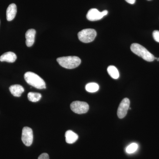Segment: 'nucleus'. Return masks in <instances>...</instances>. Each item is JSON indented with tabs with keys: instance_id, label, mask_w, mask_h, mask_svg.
<instances>
[{
	"instance_id": "obj_1",
	"label": "nucleus",
	"mask_w": 159,
	"mask_h": 159,
	"mask_svg": "<svg viewBox=\"0 0 159 159\" xmlns=\"http://www.w3.org/2000/svg\"><path fill=\"white\" fill-rule=\"evenodd\" d=\"M25 80L30 85L38 89H46V83L37 74L31 72H28L24 75Z\"/></svg>"
},
{
	"instance_id": "obj_2",
	"label": "nucleus",
	"mask_w": 159,
	"mask_h": 159,
	"mask_svg": "<svg viewBox=\"0 0 159 159\" xmlns=\"http://www.w3.org/2000/svg\"><path fill=\"white\" fill-rule=\"evenodd\" d=\"M130 49L134 54L142 57L146 61L151 62L155 60V57L153 54H152L143 46L139 43H133L131 45Z\"/></svg>"
},
{
	"instance_id": "obj_3",
	"label": "nucleus",
	"mask_w": 159,
	"mask_h": 159,
	"mask_svg": "<svg viewBox=\"0 0 159 159\" xmlns=\"http://www.w3.org/2000/svg\"><path fill=\"white\" fill-rule=\"evenodd\" d=\"M57 61L62 67L67 69L76 68L81 63V60L77 56L60 57Z\"/></svg>"
},
{
	"instance_id": "obj_4",
	"label": "nucleus",
	"mask_w": 159,
	"mask_h": 159,
	"mask_svg": "<svg viewBox=\"0 0 159 159\" xmlns=\"http://www.w3.org/2000/svg\"><path fill=\"white\" fill-rule=\"evenodd\" d=\"M97 34V31L94 29H85L80 31L78 33V37L81 42L89 43L95 39Z\"/></svg>"
},
{
	"instance_id": "obj_5",
	"label": "nucleus",
	"mask_w": 159,
	"mask_h": 159,
	"mask_svg": "<svg viewBox=\"0 0 159 159\" xmlns=\"http://www.w3.org/2000/svg\"><path fill=\"white\" fill-rule=\"evenodd\" d=\"M70 108L74 113L78 114H85L88 111L89 104L82 101H74L70 104Z\"/></svg>"
},
{
	"instance_id": "obj_6",
	"label": "nucleus",
	"mask_w": 159,
	"mask_h": 159,
	"mask_svg": "<svg viewBox=\"0 0 159 159\" xmlns=\"http://www.w3.org/2000/svg\"><path fill=\"white\" fill-rule=\"evenodd\" d=\"M21 139L23 143L26 146H31L33 140V131L31 128L27 126L23 128Z\"/></svg>"
},
{
	"instance_id": "obj_7",
	"label": "nucleus",
	"mask_w": 159,
	"mask_h": 159,
	"mask_svg": "<svg viewBox=\"0 0 159 159\" xmlns=\"http://www.w3.org/2000/svg\"><path fill=\"white\" fill-rule=\"evenodd\" d=\"M107 13L108 11L107 10H104L102 12H100L98 9H90L88 12L86 17L89 20L94 21L101 20L103 16L107 15Z\"/></svg>"
},
{
	"instance_id": "obj_8",
	"label": "nucleus",
	"mask_w": 159,
	"mask_h": 159,
	"mask_svg": "<svg viewBox=\"0 0 159 159\" xmlns=\"http://www.w3.org/2000/svg\"><path fill=\"white\" fill-rule=\"evenodd\" d=\"M129 105L130 101L129 99L125 98L122 99L119 104L117 111V115L119 119H123L125 116L129 108Z\"/></svg>"
},
{
	"instance_id": "obj_9",
	"label": "nucleus",
	"mask_w": 159,
	"mask_h": 159,
	"mask_svg": "<svg viewBox=\"0 0 159 159\" xmlns=\"http://www.w3.org/2000/svg\"><path fill=\"white\" fill-rule=\"evenodd\" d=\"M36 31L34 29H30L27 31L25 34L26 44L28 47L33 45L34 42Z\"/></svg>"
},
{
	"instance_id": "obj_10",
	"label": "nucleus",
	"mask_w": 159,
	"mask_h": 159,
	"mask_svg": "<svg viewBox=\"0 0 159 159\" xmlns=\"http://www.w3.org/2000/svg\"><path fill=\"white\" fill-rule=\"evenodd\" d=\"M17 12V7L14 3L10 4L6 10V18L7 20L11 21L15 17Z\"/></svg>"
},
{
	"instance_id": "obj_11",
	"label": "nucleus",
	"mask_w": 159,
	"mask_h": 159,
	"mask_svg": "<svg viewBox=\"0 0 159 159\" xmlns=\"http://www.w3.org/2000/svg\"><path fill=\"white\" fill-rule=\"evenodd\" d=\"M17 58L16 54L12 52H7L4 53L0 57V61L13 63Z\"/></svg>"
},
{
	"instance_id": "obj_12",
	"label": "nucleus",
	"mask_w": 159,
	"mask_h": 159,
	"mask_svg": "<svg viewBox=\"0 0 159 159\" xmlns=\"http://www.w3.org/2000/svg\"><path fill=\"white\" fill-rule=\"evenodd\" d=\"M9 91L13 96L16 97H20L25 91L24 88L19 84H14L11 85L9 87Z\"/></svg>"
},
{
	"instance_id": "obj_13",
	"label": "nucleus",
	"mask_w": 159,
	"mask_h": 159,
	"mask_svg": "<svg viewBox=\"0 0 159 159\" xmlns=\"http://www.w3.org/2000/svg\"><path fill=\"white\" fill-rule=\"evenodd\" d=\"M66 141L68 144H73L76 142L78 139V136L77 134L73 131H67L65 134Z\"/></svg>"
},
{
	"instance_id": "obj_14",
	"label": "nucleus",
	"mask_w": 159,
	"mask_h": 159,
	"mask_svg": "<svg viewBox=\"0 0 159 159\" xmlns=\"http://www.w3.org/2000/svg\"><path fill=\"white\" fill-rule=\"evenodd\" d=\"M107 72L110 76L113 79H118L119 77V71L115 66H109L107 68Z\"/></svg>"
},
{
	"instance_id": "obj_15",
	"label": "nucleus",
	"mask_w": 159,
	"mask_h": 159,
	"mask_svg": "<svg viewBox=\"0 0 159 159\" xmlns=\"http://www.w3.org/2000/svg\"><path fill=\"white\" fill-rule=\"evenodd\" d=\"M42 97V95L39 93L30 92L28 94V98L29 101L32 102H37L39 101Z\"/></svg>"
},
{
	"instance_id": "obj_16",
	"label": "nucleus",
	"mask_w": 159,
	"mask_h": 159,
	"mask_svg": "<svg viewBox=\"0 0 159 159\" xmlns=\"http://www.w3.org/2000/svg\"><path fill=\"white\" fill-rule=\"evenodd\" d=\"M85 89L89 93H95L99 89V86L96 83H89L86 85Z\"/></svg>"
},
{
	"instance_id": "obj_17",
	"label": "nucleus",
	"mask_w": 159,
	"mask_h": 159,
	"mask_svg": "<svg viewBox=\"0 0 159 159\" xmlns=\"http://www.w3.org/2000/svg\"><path fill=\"white\" fill-rule=\"evenodd\" d=\"M138 145L137 143H133L127 146L126 148V152L127 153L131 154L134 153L138 149Z\"/></svg>"
},
{
	"instance_id": "obj_18",
	"label": "nucleus",
	"mask_w": 159,
	"mask_h": 159,
	"mask_svg": "<svg viewBox=\"0 0 159 159\" xmlns=\"http://www.w3.org/2000/svg\"><path fill=\"white\" fill-rule=\"evenodd\" d=\"M152 36H153L154 39L157 42L159 43V31L155 30L153 31Z\"/></svg>"
},
{
	"instance_id": "obj_19",
	"label": "nucleus",
	"mask_w": 159,
	"mask_h": 159,
	"mask_svg": "<svg viewBox=\"0 0 159 159\" xmlns=\"http://www.w3.org/2000/svg\"><path fill=\"white\" fill-rule=\"evenodd\" d=\"M38 159H49V155L47 153H43L39 157Z\"/></svg>"
},
{
	"instance_id": "obj_20",
	"label": "nucleus",
	"mask_w": 159,
	"mask_h": 159,
	"mask_svg": "<svg viewBox=\"0 0 159 159\" xmlns=\"http://www.w3.org/2000/svg\"><path fill=\"white\" fill-rule=\"evenodd\" d=\"M127 3L130 4H134L135 3L136 0H125Z\"/></svg>"
},
{
	"instance_id": "obj_21",
	"label": "nucleus",
	"mask_w": 159,
	"mask_h": 159,
	"mask_svg": "<svg viewBox=\"0 0 159 159\" xmlns=\"http://www.w3.org/2000/svg\"><path fill=\"white\" fill-rule=\"evenodd\" d=\"M157 61H159V58H157Z\"/></svg>"
},
{
	"instance_id": "obj_22",
	"label": "nucleus",
	"mask_w": 159,
	"mask_h": 159,
	"mask_svg": "<svg viewBox=\"0 0 159 159\" xmlns=\"http://www.w3.org/2000/svg\"><path fill=\"white\" fill-rule=\"evenodd\" d=\"M148 1H150V0H148Z\"/></svg>"
}]
</instances>
